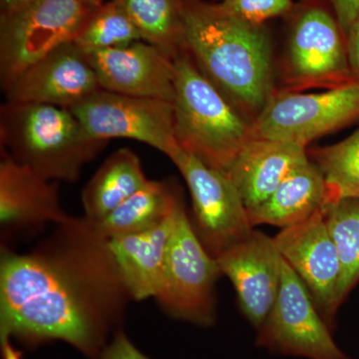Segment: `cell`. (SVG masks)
Masks as SVG:
<instances>
[{"label": "cell", "instance_id": "cell-1", "mask_svg": "<svg viewBox=\"0 0 359 359\" xmlns=\"http://www.w3.org/2000/svg\"><path fill=\"white\" fill-rule=\"evenodd\" d=\"M133 301L109 248L86 217H71L27 252L1 245L0 339L54 340L98 359Z\"/></svg>", "mask_w": 359, "mask_h": 359}, {"label": "cell", "instance_id": "cell-3", "mask_svg": "<svg viewBox=\"0 0 359 359\" xmlns=\"http://www.w3.org/2000/svg\"><path fill=\"white\" fill-rule=\"evenodd\" d=\"M107 144L66 108L8 102L0 108V150L49 181L77 182Z\"/></svg>", "mask_w": 359, "mask_h": 359}, {"label": "cell", "instance_id": "cell-6", "mask_svg": "<svg viewBox=\"0 0 359 359\" xmlns=\"http://www.w3.org/2000/svg\"><path fill=\"white\" fill-rule=\"evenodd\" d=\"M85 0H36L0 15V85L77 39L97 8Z\"/></svg>", "mask_w": 359, "mask_h": 359}, {"label": "cell", "instance_id": "cell-14", "mask_svg": "<svg viewBox=\"0 0 359 359\" xmlns=\"http://www.w3.org/2000/svg\"><path fill=\"white\" fill-rule=\"evenodd\" d=\"M215 259L233 283L245 320L259 330L275 304L282 280L283 257L275 238L252 230Z\"/></svg>", "mask_w": 359, "mask_h": 359}, {"label": "cell", "instance_id": "cell-24", "mask_svg": "<svg viewBox=\"0 0 359 359\" xmlns=\"http://www.w3.org/2000/svg\"><path fill=\"white\" fill-rule=\"evenodd\" d=\"M325 218L341 266L337 289L339 308L359 282V199H344L325 205Z\"/></svg>", "mask_w": 359, "mask_h": 359}, {"label": "cell", "instance_id": "cell-29", "mask_svg": "<svg viewBox=\"0 0 359 359\" xmlns=\"http://www.w3.org/2000/svg\"><path fill=\"white\" fill-rule=\"evenodd\" d=\"M349 62L356 81L359 82V13L346 35Z\"/></svg>", "mask_w": 359, "mask_h": 359}, {"label": "cell", "instance_id": "cell-9", "mask_svg": "<svg viewBox=\"0 0 359 359\" xmlns=\"http://www.w3.org/2000/svg\"><path fill=\"white\" fill-rule=\"evenodd\" d=\"M282 90L334 89L358 82L346 40L334 16L320 7L301 14L290 32Z\"/></svg>", "mask_w": 359, "mask_h": 359}, {"label": "cell", "instance_id": "cell-10", "mask_svg": "<svg viewBox=\"0 0 359 359\" xmlns=\"http://www.w3.org/2000/svg\"><path fill=\"white\" fill-rule=\"evenodd\" d=\"M93 138L141 142L169 159L180 150L175 137L174 103L99 90L70 108Z\"/></svg>", "mask_w": 359, "mask_h": 359}, {"label": "cell", "instance_id": "cell-17", "mask_svg": "<svg viewBox=\"0 0 359 359\" xmlns=\"http://www.w3.org/2000/svg\"><path fill=\"white\" fill-rule=\"evenodd\" d=\"M309 161L306 148L254 136L226 176L233 182L250 211L268 199L283 180Z\"/></svg>", "mask_w": 359, "mask_h": 359}, {"label": "cell", "instance_id": "cell-11", "mask_svg": "<svg viewBox=\"0 0 359 359\" xmlns=\"http://www.w3.org/2000/svg\"><path fill=\"white\" fill-rule=\"evenodd\" d=\"M170 160L188 186L193 205L191 222L211 256L218 257L254 230L240 194L226 175L205 166L183 149Z\"/></svg>", "mask_w": 359, "mask_h": 359}, {"label": "cell", "instance_id": "cell-27", "mask_svg": "<svg viewBox=\"0 0 359 359\" xmlns=\"http://www.w3.org/2000/svg\"><path fill=\"white\" fill-rule=\"evenodd\" d=\"M98 359H150L137 348L122 330L113 334Z\"/></svg>", "mask_w": 359, "mask_h": 359}, {"label": "cell", "instance_id": "cell-25", "mask_svg": "<svg viewBox=\"0 0 359 359\" xmlns=\"http://www.w3.org/2000/svg\"><path fill=\"white\" fill-rule=\"evenodd\" d=\"M142 40L140 33L117 0L97 7L74 44L83 53L125 46Z\"/></svg>", "mask_w": 359, "mask_h": 359}, {"label": "cell", "instance_id": "cell-7", "mask_svg": "<svg viewBox=\"0 0 359 359\" xmlns=\"http://www.w3.org/2000/svg\"><path fill=\"white\" fill-rule=\"evenodd\" d=\"M359 119V82L304 93L275 92L255 121L254 136L308 149L316 139Z\"/></svg>", "mask_w": 359, "mask_h": 359}, {"label": "cell", "instance_id": "cell-12", "mask_svg": "<svg viewBox=\"0 0 359 359\" xmlns=\"http://www.w3.org/2000/svg\"><path fill=\"white\" fill-rule=\"evenodd\" d=\"M273 238L280 256L304 283L332 330L339 309L337 289L341 266L325 222V208L301 223L282 229Z\"/></svg>", "mask_w": 359, "mask_h": 359}, {"label": "cell", "instance_id": "cell-32", "mask_svg": "<svg viewBox=\"0 0 359 359\" xmlns=\"http://www.w3.org/2000/svg\"><path fill=\"white\" fill-rule=\"evenodd\" d=\"M85 1L90 2V4H94V6H99L104 4V0H85Z\"/></svg>", "mask_w": 359, "mask_h": 359}, {"label": "cell", "instance_id": "cell-13", "mask_svg": "<svg viewBox=\"0 0 359 359\" xmlns=\"http://www.w3.org/2000/svg\"><path fill=\"white\" fill-rule=\"evenodd\" d=\"M1 241L39 235L70 218L61 205L58 186L0 150Z\"/></svg>", "mask_w": 359, "mask_h": 359}, {"label": "cell", "instance_id": "cell-30", "mask_svg": "<svg viewBox=\"0 0 359 359\" xmlns=\"http://www.w3.org/2000/svg\"><path fill=\"white\" fill-rule=\"evenodd\" d=\"M36 0H0V11H1V15L4 14L13 13L18 9L22 8L28 4Z\"/></svg>", "mask_w": 359, "mask_h": 359}, {"label": "cell", "instance_id": "cell-18", "mask_svg": "<svg viewBox=\"0 0 359 359\" xmlns=\"http://www.w3.org/2000/svg\"><path fill=\"white\" fill-rule=\"evenodd\" d=\"M182 201L173 214L158 226L109 240L111 254L133 301L154 299L157 294Z\"/></svg>", "mask_w": 359, "mask_h": 359}, {"label": "cell", "instance_id": "cell-31", "mask_svg": "<svg viewBox=\"0 0 359 359\" xmlns=\"http://www.w3.org/2000/svg\"><path fill=\"white\" fill-rule=\"evenodd\" d=\"M0 344H1L2 358L4 359H23L22 353L11 344V339L8 337L0 339Z\"/></svg>", "mask_w": 359, "mask_h": 359}, {"label": "cell", "instance_id": "cell-16", "mask_svg": "<svg viewBox=\"0 0 359 359\" xmlns=\"http://www.w3.org/2000/svg\"><path fill=\"white\" fill-rule=\"evenodd\" d=\"M86 55L103 90L174 103V59L154 45L140 40Z\"/></svg>", "mask_w": 359, "mask_h": 359}, {"label": "cell", "instance_id": "cell-19", "mask_svg": "<svg viewBox=\"0 0 359 359\" xmlns=\"http://www.w3.org/2000/svg\"><path fill=\"white\" fill-rule=\"evenodd\" d=\"M325 205V180L309 160L292 172L268 199L248 214L252 226L269 224L285 229L309 219Z\"/></svg>", "mask_w": 359, "mask_h": 359}, {"label": "cell", "instance_id": "cell-23", "mask_svg": "<svg viewBox=\"0 0 359 359\" xmlns=\"http://www.w3.org/2000/svg\"><path fill=\"white\" fill-rule=\"evenodd\" d=\"M308 155L325 180L327 205L359 199V129L334 145L308 149Z\"/></svg>", "mask_w": 359, "mask_h": 359}, {"label": "cell", "instance_id": "cell-26", "mask_svg": "<svg viewBox=\"0 0 359 359\" xmlns=\"http://www.w3.org/2000/svg\"><path fill=\"white\" fill-rule=\"evenodd\" d=\"M219 6L238 20L262 25L266 20L287 13L292 0H223Z\"/></svg>", "mask_w": 359, "mask_h": 359}, {"label": "cell", "instance_id": "cell-8", "mask_svg": "<svg viewBox=\"0 0 359 359\" xmlns=\"http://www.w3.org/2000/svg\"><path fill=\"white\" fill-rule=\"evenodd\" d=\"M256 346L271 353L306 359H349L332 337L304 283L283 259L278 297L263 325Z\"/></svg>", "mask_w": 359, "mask_h": 359}, {"label": "cell", "instance_id": "cell-15", "mask_svg": "<svg viewBox=\"0 0 359 359\" xmlns=\"http://www.w3.org/2000/svg\"><path fill=\"white\" fill-rule=\"evenodd\" d=\"M101 89L86 54L72 42L29 66L4 93L8 103L44 104L70 109Z\"/></svg>", "mask_w": 359, "mask_h": 359}, {"label": "cell", "instance_id": "cell-21", "mask_svg": "<svg viewBox=\"0 0 359 359\" xmlns=\"http://www.w3.org/2000/svg\"><path fill=\"white\" fill-rule=\"evenodd\" d=\"M181 200L170 182L149 180L143 188L96 224L108 240L140 233L169 218Z\"/></svg>", "mask_w": 359, "mask_h": 359}, {"label": "cell", "instance_id": "cell-5", "mask_svg": "<svg viewBox=\"0 0 359 359\" xmlns=\"http://www.w3.org/2000/svg\"><path fill=\"white\" fill-rule=\"evenodd\" d=\"M221 276L217 259L198 238L182 201L154 297L158 306L174 320L211 327L217 320L216 283Z\"/></svg>", "mask_w": 359, "mask_h": 359}, {"label": "cell", "instance_id": "cell-20", "mask_svg": "<svg viewBox=\"0 0 359 359\" xmlns=\"http://www.w3.org/2000/svg\"><path fill=\"white\" fill-rule=\"evenodd\" d=\"M148 182L140 158L128 148L118 149L84 187V216L95 223L100 221Z\"/></svg>", "mask_w": 359, "mask_h": 359}, {"label": "cell", "instance_id": "cell-28", "mask_svg": "<svg viewBox=\"0 0 359 359\" xmlns=\"http://www.w3.org/2000/svg\"><path fill=\"white\" fill-rule=\"evenodd\" d=\"M334 18L344 36L359 13V0H332Z\"/></svg>", "mask_w": 359, "mask_h": 359}, {"label": "cell", "instance_id": "cell-4", "mask_svg": "<svg viewBox=\"0 0 359 359\" xmlns=\"http://www.w3.org/2000/svg\"><path fill=\"white\" fill-rule=\"evenodd\" d=\"M174 63L177 143L205 166L226 175L254 137L252 124L201 72L187 50Z\"/></svg>", "mask_w": 359, "mask_h": 359}, {"label": "cell", "instance_id": "cell-22", "mask_svg": "<svg viewBox=\"0 0 359 359\" xmlns=\"http://www.w3.org/2000/svg\"><path fill=\"white\" fill-rule=\"evenodd\" d=\"M140 33L172 58L186 51L180 0H117Z\"/></svg>", "mask_w": 359, "mask_h": 359}, {"label": "cell", "instance_id": "cell-2", "mask_svg": "<svg viewBox=\"0 0 359 359\" xmlns=\"http://www.w3.org/2000/svg\"><path fill=\"white\" fill-rule=\"evenodd\" d=\"M186 50L226 100L250 123L273 95V52L262 25L219 4L180 0Z\"/></svg>", "mask_w": 359, "mask_h": 359}]
</instances>
